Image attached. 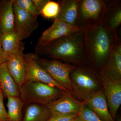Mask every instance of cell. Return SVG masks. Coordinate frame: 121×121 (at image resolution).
<instances>
[{
    "instance_id": "d4e9b609",
    "label": "cell",
    "mask_w": 121,
    "mask_h": 121,
    "mask_svg": "<svg viewBox=\"0 0 121 121\" xmlns=\"http://www.w3.org/2000/svg\"><path fill=\"white\" fill-rule=\"evenodd\" d=\"M78 114H52L47 121H70L76 118Z\"/></svg>"
},
{
    "instance_id": "f546056e",
    "label": "cell",
    "mask_w": 121,
    "mask_h": 121,
    "mask_svg": "<svg viewBox=\"0 0 121 121\" xmlns=\"http://www.w3.org/2000/svg\"><path fill=\"white\" fill-rule=\"evenodd\" d=\"M117 121H121V118L120 117L118 118L117 119Z\"/></svg>"
},
{
    "instance_id": "cb8c5ba5",
    "label": "cell",
    "mask_w": 121,
    "mask_h": 121,
    "mask_svg": "<svg viewBox=\"0 0 121 121\" xmlns=\"http://www.w3.org/2000/svg\"><path fill=\"white\" fill-rule=\"evenodd\" d=\"M82 121H103L84 103L78 114Z\"/></svg>"
},
{
    "instance_id": "d6986e66",
    "label": "cell",
    "mask_w": 121,
    "mask_h": 121,
    "mask_svg": "<svg viewBox=\"0 0 121 121\" xmlns=\"http://www.w3.org/2000/svg\"><path fill=\"white\" fill-rule=\"evenodd\" d=\"M0 84L4 97H19V90L9 72L5 62L0 66Z\"/></svg>"
},
{
    "instance_id": "8992f818",
    "label": "cell",
    "mask_w": 121,
    "mask_h": 121,
    "mask_svg": "<svg viewBox=\"0 0 121 121\" xmlns=\"http://www.w3.org/2000/svg\"><path fill=\"white\" fill-rule=\"evenodd\" d=\"M37 62L49 74L53 80L68 90L72 91L70 74L75 65L57 60L40 58L35 53Z\"/></svg>"
},
{
    "instance_id": "44dd1931",
    "label": "cell",
    "mask_w": 121,
    "mask_h": 121,
    "mask_svg": "<svg viewBox=\"0 0 121 121\" xmlns=\"http://www.w3.org/2000/svg\"><path fill=\"white\" fill-rule=\"evenodd\" d=\"M21 41L14 31L2 34V48L7 58L16 50Z\"/></svg>"
},
{
    "instance_id": "277c9868",
    "label": "cell",
    "mask_w": 121,
    "mask_h": 121,
    "mask_svg": "<svg viewBox=\"0 0 121 121\" xmlns=\"http://www.w3.org/2000/svg\"><path fill=\"white\" fill-rule=\"evenodd\" d=\"M64 91L43 83L27 81L20 89L19 97L24 105L30 104L47 105L60 97Z\"/></svg>"
},
{
    "instance_id": "ba28073f",
    "label": "cell",
    "mask_w": 121,
    "mask_h": 121,
    "mask_svg": "<svg viewBox=\"0 0 121 121\" xmlns=\"http://www.w3.org/2000/svg\"><path fill=\"white\" fill-rule=\"evenodd\" d=\"M24 50V44L21 41L17 48L8 57L5 61L7 69L17 84L19 91L26 82Z\"/></svg>"
},
{
    "instance_id": "603a6c76",
    "label": "cell",
    "mask_w": 121,
    "mask_h": 121,
    "mask_svg": "<svg viewBox=\"0 0 121 121\" xmlns=\"http://www.w3.org/2000/svg\"><path fill=\"white\" fill-rule=\"evenodd\" d=\"M13 4L34 16L38 17L39 15L33 0H13Z\"/></svg>"
},
{
    "instance_id": "5bb4252c",
    "label": "cell",
    "mask_w": 121,
    "mask_h": 121,
    "mask_svg": "<svg viewBox=\"0 0 121 121\" xmlns=\"http://www.w3.org/2000/svg\"><path fill=\"white\" fill-rule=\"evenodd\" d=\"M79 0H60L58 14L55 19L79 28Z\"/></svg>"
},
{
    "instance_id": "2e32d148",
    "label": "cell",
    "mask_w": 121,
    "mask_h": 121,
    "mask_svg": "<svg viewBox=\"0 0 121 121\" xmlns=\"http://www.w3.org/2000/svg\"><path fill=\"white\" fill-rule=\"evenodd\" d=\"M107 11L102 24L106 27L117 32L121 24V0H105Z\"/></svg>"
},
{
    "instance_id": "f1b7e54d",
    "label": "cell",
    "mask_w": 121,
    "mask_h": 121,
    "mask_svg": "<svg viewBox=\"0 0 121 121\" xmlns=\"http://www.w3.org/2000/svg\"><path fill=\"white\" fill-rule=\"evenodd\" d=\"M82 121V120H81V119L78 117V116L77 117H76V118H75L73 120H72V121Z\"/></svg>"
},
{
    "instance_id": "484cf974",
    "label": "cell",
    "mask_w": 121,
    "mask_h": 121,
    "mask_svg": "<svg viewBox=\"0 0 121 121\" xmlns=\"http://www.w3.org/2000/svg\"><path fill=\"white\" fill-rule=\"evenodd\" d=\"M4 98L3 92L0 89V121H8V116L4 104Z\"/></svg>"
},
{
    "instance_id": "5b68a950",
    "label": "cell",
    "mask_w": 121,
    "mask_h": 121,
    "mask_svg": "<svg viewBox=\"0 0 121 121\" xmlns=\"http://www.w3.org/2000/svg\"><path fill=\"white\" fill-rule=\"evenodd\" d=\"M106 11L105 0H79V29L83 30L89 26L102 24Z\"/></svg>"
},
{
    "instance_id": "7c38bea8",
    "label": "cell",
    "mask_w": 121,
    "mask_h": 121,
    "mask_svg": "<svg viewBox=\"0 0 121 121\" xmlns=\"http://www.w3.org/2000/svg\"><path fill=\"white\" fill-rule=\"evenodd\" d=\"M79 30L78 27L55 19L52 25L42 33L38 40L36 47L48 45L58 39Z\"/></svg>"
},
{
    "instance_id": "4dcf8cb0",
    "label": "cell",
    "mask_w": 121,
    "mask_h": 121,
    "mask_svg": "<svg viewBox=\"0 0 121 121\" xmlns=\"http://www.w3.org/2000/svg\"><path fill=\"white\" fill-rule=\"evenodd\" d=\"M0 89H1V85H0Z\"/></svg>"
},
{
    "instance_id": "9c48e42d",
    "label": "cell",
    "mask_w": 121,
    "mask_h": 121,
    "mask_svg": "<svg viewBox=\"0 0 121 121\" xmlns=\"http://www.w3.org/2000/svg\"><path fill=\"white\" fill-rule=\"evenodd\" d=\"M13 8L15 15L13 31L22 41L28 38L37 29L39 22L37 17L19 8L13 4Z\"/></svg>"
},
{
    "instance_id": "9a60e30c",
    "label": "cell",
    "mask_w": 121,
    "mask_h": 121,
    "mask_svg": "<svg viewBox=\"0 0 121 121\" xmlns=\"http://www.w3.org/2000/svg\"><path fill=\"white\" fill-rule=\"evenodd\" d=\"M85 104L103 121H115L111 115L103 90L92 95Z\"/></svg>"
},
{
    "instance_id": "30bf717a",
    "label": "cell",
    "mask_w": 121,
    "mask_h": 121,
    "mask_svg": "<svg viewBox=\"0 0 121 121\" xmlns=\"http://www.w3.org/2000/svg\"><path fill=\"white\" fill-rule=\"evenodd\" d=\"M84 104L76 98L71 91H67L47 106L52 114H78Z\"/></svg>"
},
{
    "instance_id": "8fae6325",
    "label": "cell",
    "mask_w": 121,
    "mask_h": 121,
    "mask_svg": "<svg viewBox=\"0 0 121 121\" xmlns=\"http://www.w3.org/2000/svg\"><path fill=\"white\" fill-rule=\"evenodd\" d=\"M99 75L109 110L114 119L121 104V81L114 80L101 75Z\"/></svg>"
},
{
    "instance_id": "ffe728a7",
    "label": "cell",
    "mask_w": 121,
    "mask_h": 121,
    "mask_svg": "<svg viewBox=\"0 0 121 121\" xmlns=\"http://www.w3.org/2000/svg\"><path fill=\"white\" fill-rule=\"evenodd\" d=\"M7 98L8 121H22L23 103L19 97L10 96Z\"/></svg>"
},
{
    "instance_id": "7a4b0ae2",
    "label": "cell",
    "mask_w": 121,
    "mask_h": 121,
    "mask_svg": "<svg viewBox=\"0 0 121 121\" xmlns=\"http://www.w3.org/2000/svg\"><path fill=\"white\" fill-rule=\"evenodd\" d=\"M83 40V31L79 30L48 45L37 47V50L54 59L72 65L89 64L84 55Z\"/></svg>"
},
{
    "instance_id": "e0dca14e",
    "label": "cell",
    "mask_w": 121,
    "mask_h": 121,
    "mask_svg": "<svg viewBox=\"0 0 121 121\" xmlns=\"http://www.w3.org/2000/svg\"><path fill=\"white\" fill-rule=\"evenodd\" d=\"M13 0H0V31L2 34L14 30Z\"/></svg>"
},
{
    "instance_id": "6da1fadb",
    "label": "cell",
    "mask_w": 121,
    "mask_h": 121,
    "mask_svg": "<svg viewBox=\"0 0 121 121\" xmlns=\"http://www.w3.org/2000/svg\"><path fill=\"white\" fill-rule=\"evenodd\" d=\"M83 31L85 57L89 64L99 73L119 39L118 33L102 24L89 26Z\"/></svg>"
},
{
    "instance_id": "3957f363",
    "label": "cell",
    "mask_w": 121,
    "mask_h": 121,
    "mask_svg": "<svg viewBox=\"0 0 121 121\" xmlns=\"http://www.w3.org/2000/svg\"><path fill=\"white\" fill-rule=\"evenodd\" d=\"M72 93L84 103L94 95L103 90L99 73L90 64L75 65L70 74Z\"/></svg>"
},
{
    "instance_id": "ac0fdd59",
    "label": "cell",
    "mask_w": 121,
    "mask_h": 121,
    "mask_svg": "<svg viewBox=\"0 0 121 121\" xmlns=\"http://www.w3.org/2000/svg\"><path fill=\"white\" fill-rule=\"evenodd\" d=\"M51 114L47 105L27 104L23 108L22 121H47Z\"/></svg>"
},
{
    "instance_id": "52a82bcc",
    "label": "cell",
    "mask_w": 121,
    "mask_h": 121,
    "mask_svg": "<svg viewBox=\"0 0 121 121\" xmlns=\"http://www.w3.org/2000/svg\"><path fill=\"white\" fill-rule=\"evenodd\" d=\"M26 67V82H37L45 83L57 87L64 91H68L53 80L45 69L37 62L35 53H28L24 55Z\"/></svg>"
},
{
    "instance_id": "83f0119b",
    "label": "cell",
    "mask_w": 121,
    "mask_h": 121,
    "mask_svg": "<svg viewBox=\"0 0 121 121\" xmlns=\"http://www.w3.org/2000/svg\"><path fill=\"white\" fill-rule=\"evenodd\" d=\"M2 34L0 31V66L5 62L7 58L5 56L2 48Z\"/></svg>"
},
{
    "instance_id": "4316f807",
    "label": "cell",
    "mask_w": 121,
    "mask_h": 121,
    "mask_svg": "<svg viewBox=\"0 0 121 121\" xmlns=\"http://www.w3.org/2000/svg\"><path fill=\"white\" fill-rule=\"evenodd\" d=\"M39 15L49 0H33Z\"/></svg>"
},
{
    "instance_id": "4fadbf2b",
    "label": "cell",
    "mask_w": 121,
    "mask_h": 121,
    "mask_svg": "<svg viewBox=\"0 0 121 121\" xmlns=\"http://www.w3.org/2000/svg\"><path fill=\"white\" fill-rule=\"evenodd\" d=\"M99 73L112 79L121 81V42L120 39L115 45L108 60Z\"/></svg>"
},
{
    "instance_id": "7402d4cb",
    "label": "cell",
    "mask_w": 121,
    "mask_h": 121,
    "mask_svg": "<svg viewBox=\"0 0 121 121\" xmlns=\"http://www.w3.org/2000/svg\"><path fill=\"white\" fill-rule=\"evenodd\" d=\"M59 9L58 2L49 0L44 7L40 14L44 18L55 19L58 14Z\"/></svg>"
}]
</instances>
